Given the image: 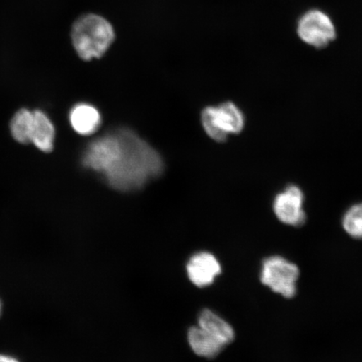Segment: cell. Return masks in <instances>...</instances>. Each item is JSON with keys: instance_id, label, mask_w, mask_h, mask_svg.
<instances>
[{"instance_id": "cell-10", "label": "cell", "mask_w": 362, "mask_h": 362, "mask_svg": "<svg viewBox=\"0 0 362 362\" xmlns=\"http://www.w3.org/2000/svg\"><path fill=\"white\" fill-rule=\"evenodd\" d=\"M199 327L225 346L235 339L234 329L228 322L210 310H204L199 316Z\"/></svg>"}, {"instance_id": "cell-11", "label": "cell", "mask_w": 362, "mask_h": 362, "mask_svg": "<svg viewBox=\"0 0 362 362\" xmlns=\"http://www.w3.org/2000/svg\"><path fill=\"white\" fill-rule=\"evenodd\" d=\"M188 341L189 346L197 355L209 359L215 358L225 347L223 344L200 327L189 329Z\"/></svg>"}, {"instance_id": "cell-4", "label": "cell", "mask_w": 362, "mask_h": 362, "mask_svg": "<svg viewBox=\"0 0 362 362\" xmlns=\"http://www.w3.org/2000/svg\"><path fill=\"white\" fill-rule=\"evenodd\" d=\"M300 269L296 264L280 256H271L262 262L261 282L284 298L296 296Z\"/></svg>"}, {"instance_id": "cell-1", "label": "cell", "mask_w": 362, "mask_h": 362, "mask_svg": "<svg viewBox=\"0 0 362 362\" xmlns=\"http://www.w3.org/2000/svg\"><path fill=\"white\" fill-rule=\"evenodd\" d=\"M85 168L101 174L112 189L133 192L160 176L164 160L134 131L119 129L95 139L86 148Z\"/></svg>"}, {"instance_id": "cell-14", "label": "cell", "mask_w": 362, "mask_h": 362, "mask_svg": "<svg viewBox=\"0 0 362 362\" xmlns=\"http://www.w3.org/2000/svg\"><path fill=\"white\" fill-rule=\"evenodd\" d=\"M0 362H20L15 357L0 354Z\"/></svg>"}, {"instance_id": "cell-7", "label": "cell", "mask_w": 362, "mask_h": 362, "mask_svg": "<svg viewBox=\"0 0 362 362\" xmlns=\"http://www.w3.org/2000/svg\"><path fill=\"white\" fill-rule=\"evenodd\" d=\"M189 280L197 287L209 286L221 273V266L216 257L209 252L194 255L187 264Z\"/></svg>"}, {"instance_id": "cell-5", "label": "cell", "mask_w": 362, "mask_h": 362, "mask_svg": "<svg viewBox=\"0 0 362 362\" xmlns=\"http://www.w3.org/2000/svg\"><path fill=\"white\" fill-rule=\"evenodd\" d=\"M297 33L305 43L324 48L336 39L337 31L332 19L323 11L311 10L298 22Z\"/></svg>"}, {"instance_id": "cell-6", "label": "cell", "mask_w": 362, "mask_h": 362, "mask_svg": "<svg viewBox=\"0 0 362 362\" xmlns=\"http://www.w3.org/2000/svg\"><path fill=\"white\" fill-rule=\"evenodd\" d=\"M304 201V194L301 189L296 185H291L275 197L273 206L274 214L282 223L301 226L306 221Z\"/></svg>"}, {"instance_id": "cell-12", "label": "cell", "mask_w": 362, "mask_h": 362, "mask_svg": "<svg viewBox=\"0 0 362 362\" xmlns=\"http://www.w3.org/2000/svg\"><path fill=\"white\" fill-rule=\"evenodd\" d=\"M33 110L22 107L15 112L11 119L10 132L13 140L21 144H30L33 129Z\"/></svg>"}, {"instance_id": "cell-13", "label": "cell", "mask_w": 362, "mask_h": 362, "mask_svg": "<svg viewBox=\"0 0 362 362\" xmlns=\"http://www.w3.org/2000/svg\"><path fill=\"white\" fill-rule=\"evenodd\" d=\"M342 225L349 236L355 239H362V203L356 204L346 212Z\"/></svg>"}, {"instance_id": "cell-3", "label": "cell", "mask_w": 362, "mask_h": 362, "mask_svg": "<svg viewBox=\"0 0 362 362\" xmlns=\"http://www.w3.org/2000/svg\"><path fill=\"white\" fill-rule=\"evenodd\" d=\"M202 123L209 137L224 142L229 134L242 132L245 119L233 103L226 102L217 107H207L202 111Z\"/></svg>"}, {"instance_id": "cell-15", "label": "cell", "mask_w": 362, "mask_h": 362, "mask_svg": "<svg viewBox=\"0 0 362 362\" xmlns=\"http://www.w3.org/2000/svg\"><path fill=\"white\" fill-rule=\"evenodd\" d=\"M1 311H2V304H1V301H0V315H1Z\"/></svg>"}, {"instance_id": "cell-8", "label": "cell", "mask_w": 362, "mask_h": 362, "mask_svg": "<svg viewBox=\"0 0 362 362\" xmlns=\"http://www.w3.org/2000/svg\"><path fill=\"white\" fill-rule=\"evenodd\" d=\"M71 128L80 135L88 136L96 133L102 124L101 113L89 103L76 104L69 113Z\"/></svg>"}, {"instance_id": "cell-2", "label": "cell", "mask_w": 362, "mask_h": 362, "mask_svg": "<svg viewBox=\"0 0 362 362\" xmlns=\"http://www.w3.org/2000/svg\"><path fill=\"white\" fill-rule=\"evenodd\" d=\"M115 39V33L110 22L94 13L81 16L72 26V44L84 61L102 57Z\"/></svg>"}, {"instance_id": "cell-9", "label": "cell", "mask_w": 362, "mask_h": 362, "mask_svg": "<svg viewBox=\"0 0 362 362\" xmlns=\"http://www.w3.org/2000/svg\"><path fill=\"white\" fill-rule=\"evenodd\" d=\"M34 122L30 144L43 153H51L55 147L56 128L51 117L42 110H33Z\"/></svg>"}]
</instances>
